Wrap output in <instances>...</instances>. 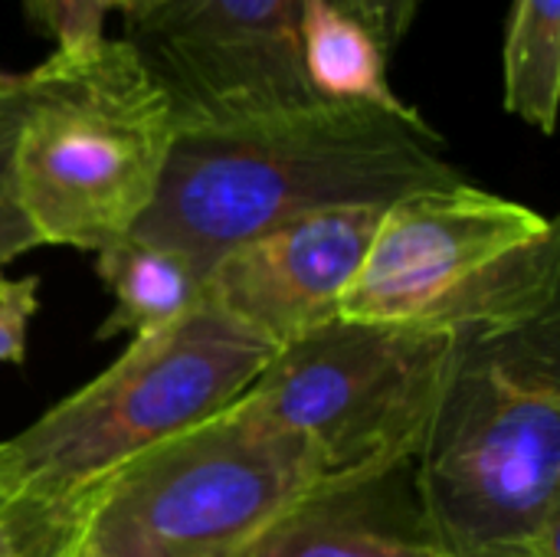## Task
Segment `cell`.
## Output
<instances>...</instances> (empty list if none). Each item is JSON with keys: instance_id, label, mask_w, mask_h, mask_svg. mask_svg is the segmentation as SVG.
I'll list each match as a JSON object with an SVG mask.
<instances>
[{"instance_id": "3957f363", "label": "cell", "mask_w": 560, "mask_h": 557, "mask_svg": "<svg viewBox=\"0 0 560 557\" xmlns=\"http://www.w3.org/2000/svg\"><path fill=\"white\" fill-rule=\"evenodd\" d=\"M174 105L125 39L49 53L26 72L16 194L39 246L98 253L151 210L174 144Z\"/></svg>"}, {"instance_id": "5b68a950", "label": "cell", "mask_w": 560, "mask_h": 557, "mask_svg": "<svg viewBox=\"0 0 560 557\" xmlns=\"http://www.w3.org/2000/svg\"><path fill=\"white\" fill-rule=\"evenodd\" d=\"M558 292L555 220L456 181L384 207L338 318L469 335L560 312Z\"/></svg>"}, {"instance_id": "5bb4252c", "label": "cell", "mask_w": 560, "mask_h": 557, "mask_svg": "<svg viewBox=\"0 0 560 557\" xmlns=\"http://www.w3.org/2000/svg\"><path fill=\"white\" fill-rule=\"evenodd\" d=\"M26 105V72H0V272L7 263L36 250L39 240L16 194V131Z\"/></svg>"}, {"instance_id": "ac0fdd59", "label": "cell", "mask_w": 560, "mask_h": 557, "mask_svg": "<svg viewBox=\"0 0 560 557\" xmlns=\"http://www.w3.org/2000/svg\"><path fill=\"white\" fill-rule=\"evenodd\" d=\"M66 502H39L33 496H20L7 512H0V557H26Z\"/></svg>"}, {"instance_id": "52a82bcc", "label": "cell", "mask_w": 560, "mask_h": 557, "mask_svg": "<svg viewBox=\"0 0 560 557\" xmlns=\"http://www.w3.org/2000/svg\"><path fill=\"white\" fill-rule=\"evenodd\" d=\"M459 335L335 318L276 351L249 404L295 433L328 483L413 466Z\"/></svg>"}, {"instance_id": "7c38bea8", "label": "cell", "mask_w": 560, "mask_h": 557, "mask_svg": "<svg viewBox=\"0 0 560 557\" xmlns=\"http://www.w3.org/2000/svg\"><path fill=\"white\" fill-rule=\"evenodd\" d=\"M299 59L322 102L407 108L387 82V53L331 0H299Z\"/></svg>"}, {"instance_id": "44dd1931", "label": "cell", "mask_w": 560, "mask_h": 557, "mask_svg": "<svg viewBox=\"0 0 560 557\" xmlns=\"http://www.w3.org/2000/svg\"><path fill=\"white\" fill-rule=\"evenodd\" d=\"M23 496V479L10 443H0V512H7Z\"/></svg>"}, {"instance_id": "277c9868", "label": "cell", "mask_w": 560, "mask_h": 557, "mask_svg": "<svg viewBox=\"0 0 560 557\" xmlns=\"http://www.w3.org/2000/svg\"><path fill=\"white\" fill-rule=\"evenodd\" d=\"M325 469L243 394L75 496L69 557H240Z\"/></svg>"}, {"instance_id": "4fadbf2b", "label": "cell", "mask_w": 560, "mask_h": 557, "mask_svg": "<svg viewBox=\"0 0 560 557\" xmlns=\"http://www.w3.org/2000/svg\"><path fill=\"white\" fill-rule=\"evenodd\" d=\"M505 112L551 135L560 95V0H515L502 53Z\"/></svg>"}, {"instance_id": "7a4b0ae2", "label": "cell", "mask_w": 560, "mask_h": 557, "mask_svg": "<svg viewBox=\"0 0 560 557\" xmlns=\"http://www.w3.org/2000/svg\"><path fill=\"white\" fill-rule=\"evenodd\" d=\"M413 489L446 557L558 538L560 312L459 335Z\"/></svg>"}, {"instance_id": "6da1fadb", "label": "cell", "mask_w": 560, "mask_h": 557, "mask_svg": "<svg viewBox=\"0 0 560 557\" xmlns=\"http://www.w3.org/2000/svg\"><path fill=\"white\" fill-rule=\"evenodd\" d=\"M466 181L417 108L302 102L174 131L167 167L135 236L213 266L226 250L305 213L390 207Z\"/></svg>"}, {"instance_id": "e0dca14e", "label": "cell", "mask_w": 560, "mask_h": 557, "mask_svg": "<svg viewBox=\"0 0 560 557\" xmlns=\"http://www.w3.org/2000/svg\"><path fill=\"white\" fill-rule=\"evenodd\" d=\"M331 3L351 20H358L387 56L404 43L420 7V0H331Z\"/></svg>"}, {"instance_id": "8fae6325", "label": "cell", "mask_w": 560, "mask_h": 557, "mask_svg": "<svg viewBox=\"0 0 560 557\" xmlns=\"http://www.w3.org/2000/svg\"><path fill=\"white\" fill-rule=\"evenodd\" d=\"M92 256L95 272L112 295V312L95 332L98 341L161 332L197 309L207 295L210 266L184 250L131 233Z\"/></svg>"}, {"instance_id": "2e32d148", "label": "cell", "mask_w": 560, "mask_h": 557, "mask_svg": "<svg viewBox=\"0 0 560 557\" xmlns=\"http://www.w3.org/2000/svg\"><path fill=\"white\" fill-rule=\"evenodd\" d=\"M36 309H39V276L0 272V364L26 361V335Z\"/></svg>"}, {"instance_id": "9a60e30c", "label": "cell", "mask_w": 560, "mask_h": 557, "mask_svg": "<svg viewBox=\"0 0 560 557\" xmlns=\"http://www.w3.org/2000/svg\"><path fill=\"white\" fill-rule=\"evenodd\" d=\"M23 10L56 43V53H85L105 39L115 0H23Z\"/></svg>"}, {"instance_id": "ba28073f", "label": "cell", "mask_w": 560, "mask_h": 557, "mask_svg": "<svg viewBox=\"0 0 560 557\" xmlns=\"http://www.w3.org/2000/svg\"><path fill=\"white\" fill-rule=\"evenodd\" d=\"M121 39L167 92L177 128L315 102L299 0H164Z\"/></svg>"}, {"instance_id": "8992f818", "label": "cell", "mask_w": 560, "mask_h": 557, "mask_svg": "<svg viewBox=\"0 0 560 557\" xmlns=\"http://www.w3.org/2000/svg\"><path fill=\"white\" fill-rule=\"evenodd\" d=\"M276 348L207 299L174 325L131 338L95 381L62 397L10 443L23 496L69 502L128 460L236 404Z\"/></svg>"}, {"instance_id": "7402d4cb", "label": "cell", "mask_w": 560, "mask_h": 557, "mask_svg": "<svg viewBox=\"0 0 560 557\" xmlns=\"http://www.w3.org/2000/svg\"><path fill=\"white\" fill-rule=\"evenodd\" d=\"M164 0H115V10L125 16V23H138V20H144L151 10H158Z\"/></svg>"}, {"instance_id": "ffe728a7", "label": "cell", "mask_w": 560, "mask_h": 557, "mask_svg": "<svg viewBox=\"0 0 560 557\" xmlns=\"http://www.w3.org/2000/svg\"><path fill=\"white\" fill-rule=\"evenodd\" d=\"M453 557H560L558 538H541V542H499V545H482L472 552Z\"/></svg>"}, {"instance_id": "30bf717a", "label": "cell", "mask_w": 560, "mask_h": 557, "mask_svg": "<svg viewBox=\"0 0 560 557\" xmlns=\"http://www.w3.org/2000/svg\"><path fill=\"white\" fill-rule=\"evenodd\" d=\"M240 557H446L413 489V466L325 483Z\"/></svg>"}, {"instance_id": "9c48e42d", "label": "cell", "mask_w": 560, "mask_h": 557, "mask_svg": "<svg viewBox=\"0 0 560 557\" xmlns=\"http://www.w3.org/2000/svg\"><path fill=\"white\" fill-rule=\"evenodd\" d=\"M384 207H341L285 220L233 250L207 276V302L276 351L338 318Z\"/></svg>"}, {"instance_id": "d6986e66", "label": "cell", "mask_w": 560, "mask_h": 557, "mask_svg": "<svg viewBox=\"0 0 560 557\" xmlns=\"http://www.w3.org/2000/svg\"><path fill=\"white\" fill-rule=\"evenodd\" d=\"M72 506L75 499H69L62 506V512L52 519V525L43 532V538L36 542V548L26 557H69V538H72Z\"/></svg>"}]
</instances>
